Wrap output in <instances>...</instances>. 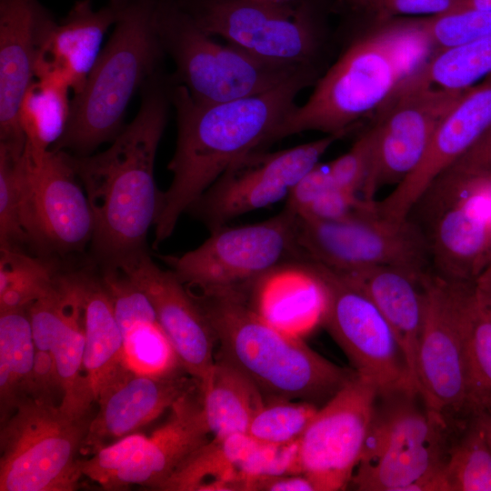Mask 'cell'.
Here are the masks:
<instances>
[{
  "mask_svg": "<svg viewBox=\"0 0 491 491\" xmlns=\"http://www.w3.org/2000/svg\"><path fill=\"white\" fill-rule=\"evenodd\" d=\"M52 15L38 0H0V146L22 154L24 95L35 80L39 46Z\"/></svg>",
  "mask_w": 491,
  "mask_h": 491,
  "instance_id": "7402d4cb",
  "label": "cell"
},
{
  "mask_svg": "<svg viewBox=\"0 0 491 491\" xmlns=\"http://www.w3.org/2000/svg\"><path fill=\"white\" fill-rule=\"evenodd\" d=\"M474 294L477 306L491 320V262L474 280Z\"/></svg>",
  "mask_w": 491,
  "mask_h": 491,
  "instance_id": "681fc988",
  "label": "cell"
},
{
  "mask_svg": "<svg viewBox=\"0 0 491 491\" xmlns=\"http://www.w3.org/2000/svg\"><path fill=\"white\" fill-rule=\"evenodd\" d=\"M426 310L416 360V386L426 406L453 423L466 412V336L474 281L426 280Z\"/></svg>",
  "mask_w": 491,
  "mask_h": 491,
  "instance_id": "8fae6325",
  "label": "cell"
},
{
  "mask_svg": "<svg viewBox=\"0 0 491 491\" xmlns=\"http://www.w3.org/2000/svg\"><path fill=\"white\" fill-rule=\"evenodd\" d=\"M345 135H326L277 152L254 151L230 165L188 211L212 232L246 213L273 205L287 197Z\"/></svg>",
  "mask_w": 491,
  "mask_h": 491,
  "instance_id": "2e32d148",
  "label": "cell"
},
{
  "mask_svg": "<svg viewBox=\"0 0 491 491\" xmlns=\"http://www.w3.org/2000/svg\"><path fill=\"white\" fill-rule=\"evenodd\" d=\"M296 214L285 207L260 223L222 226L210 232L196 248L160 258L188 289L237 291L249 296L275 270L303 261L296 243Z\"/></svg>",
  "mask_w": 491,
  "mask_h": 491,
  "instance_id": "9c48e42d",
  "label": "cell"
},
{
  "mask_svg": "<svg viewBox=\"0 0 491 491\" xmlns=\"http://www.w3.org/2000/svg\"><path fill=\"white\" fill-rule=\"evenodd\" d=\"M336 272L362 291L382 313L404 350L416 385V360L425 317L426 280L430 271L374 266Z\"/></svg>",
  "mask_w": 491,
  "mask_h": 491,
  "instance_id": "d4e9b609",
  "label": "cell"
},
{
  "mask_svg": "<svg viewBox=\"0 0 491 491\" xmlns=\"http://www.w3.org/2000/svg\"><path fill=\"white\" fill-rule=\"evenodd\" d=\"M237 472L245 480L257 476L301 474L298 441L287 445L256 442L239 463Z\"/></svg>",
  "mask_w": 491,
  "mask_h": 491,
  "instance_id": "b9f144b4",
  "label": "cell"
},
{
  "mask_svg": "<svg viewBox=\"0 0 491 491\" xmlns=\"http://www.w3.org/2000/svg\"><path fill=\"white\" fill-rule=\"evenodd\" d=\"M489 81L491 82V77H490Z\"/></svg>",
  "mask_w": 491,
  "mask_h": 491,
  "instance_id": "680465c9",
  "label": "cell"
},
{
  "mask_svg": "<svg viewBox=\"0 0 491 491\" xmlns=\"http://www.w3.org/2000/svg\"><path fill=\"white\" fill-rule=\"evenodd\" d=\"M245 490L253 491H316L305 475L257 476L246 480Z\"/></svg>",
  "mask_w": 491,
  "mask_h": 491,
  "instance_id": "c3c4849f",
  "label": "cell"
},
{
  "mask_svg": "<svg viewBox=\"0 0 491 491\" xmlns=\"http://www.w3.org/2000/svg\"><path fill=\"white\" fill-rule=\"evenodd\" d=\"M466 412L468 418L491 412V320L475 297L466 336Z\"/></svg>",
  "mask_w": 491,
  "mask_h": 491,
  "instance_id": "d590c367",
  "label": "cell"
},
{
  "mask_svg": "<svg viewBox=\"0 0 491 491\" xmlns=\"http://www.w3.org/2000/svg\"><path fill=\"white\" fill-rule=\"evenodd\" d=\"M199 386L214 438L247 434L254 416L266 404L265 396L247 376L220 359L215 361Z\"/></svg>",
  "mask_w": 491,
  "mask_h": 491,
  "instance_id": "83f0119b",
  "label": "cell"
},
{
  "mask_svg": "<svg viewBox=\"0 0 491 491\" xmlns=\"http://www.w3.org/2000/svg\"><path fill=\"white\" fill-rule=\"evenodd\" d=\"M491 413V412H490Z\"/></svg>",
  "mask_w": 491,
  "mask_h": 491,
  "instance_id": "91938a15",
  "label": "cell"
},
{
  "mask_svg": "<svg viewBox=\"0 0 491 491\" xmlns=\"http://www.w3.org/2000/svg\"><path fill=\"white\" fill-rule=\"evenodd\" d=\"M22 171V223L30 247L49 258L83 252L95 221L71 155L25 144Z\"/></svg>",
  "mask_w": 491,
  "mask_h": 491,
  "instance_id": "4fadbf2b",
  "label": "cell"
},
{
  "mask_svg": "<svg viewBox=\"0 0 491 491\" xmlns=\"http://www.w3.org/2000/svg\"><path fill=\"white\" fill-rule=\"evenodd\" d=\"M256 310L275 326L295 336L322 321L326 296L318 276L305 262L285 265L254 287Z\"/></svg>",
  "mask_w": 491,
  "mask_h": 491,
  "instance_id": "4316f807",
  "label": "cell"
},
{
  "mask_svg": "<svg viewBox=\"0 0 491 491\" xmlns=\"http://www.w3.org/2000/svg\"><path fill=\"white\" fill-rule=\"evenodd\" d=\"M378 390L356 374L320 406L298 440L302 475L316 491L350 486L371 426Z\"/></svg>",
  "mask_w": 491,
  "mask_h": 491,
  "instance_id": "ac0fdd59",
  "label": "cell"
},
{
  "mask_svg": "<svg viewBox=\"0 0 491 491\" xmlns=\"http://www.w3.org/2000/svg\"><path fill=\"white\" fill-rule=\"evenodd\" d=\"M170 88L158 73L143 85L137 115L103 152L71 155L94 215L90 249L102 267L146 250L159 194L154 168L168 113Z\"/></svg>",
  "mask_w": 491,
  "mask_h": 491,
  "instance_id": "7a4b0ae2",
  "label": "cell"
},
{
  "mask_svg": "<svg viewBox=\"0 0 491 491\" xmlns=\"http://www.w3.org/2000/svg\"><path fill=\"white\" fill-rule=\"evenodd\" d=\"M462 425L429 409L417 388L377 394L350 485L363 491H408L445 471L453 431Z\"/></svg>",
  "mask_w": 491,
  "mask_h": 491,
  "instance_id": "8992f818",
  "label": "cell"
},
{
  "mask_svg": "<svg viewBox=\"0 0 491 491\" xmlns=\"http://www.w3.org/2000/svg\"><path fill=\"white\" fill-rule=\"evenodd\" d=\"M156 27L164 53L175 65V84L201 103H221L264 93L314 67L274 65L201 29L175 0H158Z\"/></svg>",
  "mask_w": 491,
  "mask_h": 491,
  "instance_id": "52a82bcc",
  "label": "cell"
},
{
  "mask_svg": "<svg viewBox=\"0 0 491 491\" xmlns=\"http://www.w3.org/2000/svg\"><path fill=\"white\" fill-rule=\"evenodd\" d=\"M470 418H473L476 423L481 428L486 441L491 450V413L490 412H482L478 413Z\"/></svg>",
  "mask_w": 491,
  "mask_h": 491,
  "instance_id": "816d5d0a",
  "label": "cell"
},
{
  "mask_svg": "<svg viewBox=\"0 0 491 491\" xmlns=\"http://www.w3.org/2000/svg\"><path fill=\"white\" fill-rule=\"evenodd\" d=\"M189 292L215 332L217 359L247 376L265 398L300 400L320 407L356 374L327 360L298 336L272 325L246 294Z\"/></svg>",
  "mask_w": 491,
  "mask_h": 491,
  "instance_id": "277c9868",
  "label": "cell"
},
{
  "mask_svg": "<svg viewBox=\"0 0 491 491\" xmlns=\"http://www.w3.org/2000/svg\"><path fill=\"white\" fill-rule=\"evenodd\" d=\"M457 0H366V12L382 22L397 15H436L452 13Z\"/></svg>",
  "mask_w": 491,
  "mask_h": 491,
  "instance_id": "f6af8a7d",
  "label": "cell"
},
{
  "mask_svg": "<svg viewBox=\"0 0 491 491\" xmlns=\"http://www.w3.org/2000/svg\"><path fill=\"white\" fill-rule=\"evenodd\" d=\"M318 408L306 401L270 400L254 416L247 435L270 445L298 441Z\"/></svg>",
  "mask_w": 491,
  "mask_h": 491,
  "instance_id": "74e56055",
  "label": "cell"
},
{
  "mask_svg": "<svg viewBox=\"0 0 491 491\" xmlns=\"http://www.w3.org/2000/svg\"><path fill=\"white\" fill-rule=\"evenodd\" d=\"M110 1H112V2H119L121 0H110Z\"/></svg>",
  "mask_w": 491,
  "mask_h": 491,
  "instance_id": "11a10c76",
  "label": "cell"
},
{
  "mask_svg": "<svg viewBox=\"0 0 491 491\" xmlns=\"http://www.w3.org/2000/svg\"><path fill=\"white\" fill-rule=\"evenodd\" d=\"M146 439L144 434L133 433L99 448L89 458L78 459L82 476L97 483L105 490H114L117 475Z\"/></svg>",
  "mask_w": 491,
  "mask_h": 491,
  "instance_id": "60d3db41",
  "label": "cell"
},
{
  "mask_svg": "<svg viewBox=\"0 0 491 491\" xmlns=\"http://www.w3.org/2000/svg\"><path fill=\"white\" fill-rule=\"evenodd\" d=\"M468 90V89H467ZM435 89L418 75L407 80L380 109L362 198L376 203L384 185H397L421 159L439 124L467 91Z\"/></svg>",
  "mask_w": 491,
  "mask_h": 491,
  "instance_id": "e0dca14e",
  "label": "cell"
},
{
  "mask_svg": "<svg viewBox=\"0 0 491 491\" xmlns=\"http://www.w3.org/2000/svg\"><path fill=\"white\" fill-rule=\"evenodd\" d=\"M491 124V82L466 91L434 132L413 171L380 202L376 213L405 220L431 185L455 164Z\"/></svg>",
  "mask_w": 491,
  "mask_h": 491,
  "instance_id": "44dd1931",
  "label": "cell"
},
{
  "mask_svg": "<svg viewBox=\"0 0 491 491\" xmlns=\"http://www.w3.org/2000/svg\"><path fill=\"white\" fill-rule=\"evenodd\" d=\"M158 0H123L119 17L82 89L73 95L65 131L51 148L85 156L123 129L135 91L157 74L164 50L156 27Z\"/></svg>",
  "mask_w": 491,
  "mask_h": 491,
  "instance_id": "5b68a950",
  "label": "cell"
},
{
  "mask_svg": "<svg viewBox=\"0 0 491 491\" xmlns=\"http://www.w3.org/2000/svg\"><path fill=\"white\" fill-rule=\"evenodd\" d=\"M490 262H491V256H490V260H489V263H490ZM489 263H488V264H489ZM488 264H487V265H488Z\"/></svg>",
  "mask_w": 491,
  "mask_h": 491,
  "instance_id": "6f0895ef",
  "label": "cell"
},
{
  "mask_svg": "<svg viewBox=\"0 0 491 491\" xmlns=\"http://www.w3.org/2000/svg\"><path fill=\"white\" fill-rule=\"evenodd\" d=\"M55 260L0 248V312L26 310L45 296L61 270Z\"/></svg>",
  "mask_w": 491,
  "mask_h": 491,
  "instance_id": "d6a6232c",
  "label": "cell"
},
{
  "mask_svg": "<svg viewBox=\"0 0 491 491\" xmlns=\"http://www.w3.org/2000/svg\"><path fill=\"white\" fill-rule=\"evenodd\" d=\"M445 472L449 491H491V450L473 418L455 437Z\"/></svg>",
  "mask_w": 491,
  "mask_h": 491,
  "instance_id": "e575fe53",
  "label": "cell"
},
{
  "mask_svg": "<svg viewBox=\"0 0 491 491\" xmlns=\"http://www.w3.org/2000/svg\"><path fill=\"white\" fill-rule=\"evenodd\" d=\"M124 365L141 374H161L180 366L158 318H145L122 331Z\"/></svg>",
  "mask_w": 491,
  "mask_h": 491,
  "instance_id": "8d00e7d4",
  "label": "cell"
},
{
  "mask_svg": "<svg viewBox=\"0 0 491 491\" xmlns=\"http://www.w3.org/2000/svg\"><path fill=\"white\" fill-rule=\"evenodd\" d=\"M464 10L491 11V0H457L454 12Z\"/></svg>",
  "mask_w": 491,
  "mask_h": 491,
  "instance_id": "f907efd6",
  "label": "cell"
},
{
  "mask_svg": "<svg viewBox=\"0 0 491 491\" xmlns=\"http://www.w3.org/2000/svg\"><path fill=\"white\" fill-rule=\"evenodd\" d=\"M198 386L181 366L152 375L122 364L97 391L98 411L89 422L81 451L94 454L110 441L136 433Z\"/></svg>",
  "mask_w": 491,
  "mask_h": 491,
  "instance_id": "d6986e66",
  "label": "cell"
},
{
  "mask_svg": "<svg viewBox=\"0 0 491 491\" xmlns=\"http://www.w3.org/2000/svg\"><path fill=\"white\" fill-rule=\"evenodd\" d=\"M488 178L490 179L491 181V173L489 175H487Z\"/></svg>",
  "mask_w": 491,
  "mask_h": 491,
  "instance_id": "db71d44e",
  "label": "cell"
},
{
  "mask_svg": "<svg viewBox=\"0 0 491 491\" xmlns=\"http://www.w3.org/2000/svg\"><path fill=\"white\" fill-rule=\"evenodd\" d=\"M417 75L439 88L467 90L481 77L491 75V36L441 50Z\"/></svg>",
  "mask_w": 491,
  "mask_h": 491,
  "instance_id": "836d02e7",
  "label": "cell"
},
{
  "mask_svg": "<svg viewBox=\"0 0 491 491\" xmlns=\"http://www.w3.org/2000/svg\"><path fill=\"white\" fill-rule=\"evenodd\" d=\"M335 185L326 164H317L291 189L286 197V207L299 215L321 195Z\"/></svg>",
  "mask_w": 491,
  "mask_h": 491,
  "instance_id": "7dc6e473",
  "label": "cell"
},
{
  "mask_svg": "<svg viewBox=\"0 0 491 491\" xmlns=\"http://www.w3.org/2000/svg\"><path fill=\"white\" fill-rule=\"evenodd\" d=\"M170 411L167 421L147 436L141 449L119 472L114 490L131 485L159 490L210 440L200 386L181 397Z\"/></svg>",
  "mask_w": 491,
  "mask_h": 491,
  "instance_id": "cb8c5ba5",
  "label": "cell"
},
{
  "mask_svg": "<svg viewBox=\"0 0 491 491\" xmlns=\"http://www.w3.org/2000/svg\"><path fill=\"white\" fill-rule=\"evenodd\" d=\"M68 86L35 78L22 99L19 122L26 144L37 150L51 149L63 136L71 111Z\"/></svg>",
  "mask_w": 491,
  "mask_h": 491,
  "instance_id": "1f68e13d",
  "label": "cell"
},
{
  "mask_svg": "<svg viewBox=\"0 0 491 491\" xmlns=\"http://www.w3.org/2000/svg\"><path fill=\"white\" fill-rule=\"evenodd\" d=\"M84 309V368L95 399L102 384L124 364V340L102 277L89 268L85 270Z\"/></svg>",
  "mask_w": 491,
  "mask_h": 491,
  "instance_id": "f1b7e54d",
  "label": "cell"
},
{
  "mask_svg": "<svg viewBox=\"0 0 491 491\" xmlns=\"http://www.w3.org/2000/svg\"><path fill=\"white\" fill-rule=\"evenodd\" d=\"M305 263L326 291L322 322L354 371L373 382L378 394L417 388L404 350L376 305L331 268L313 261Z\"/></svg>",
  "mask_w": 491,
  "mask_h": 491,
  "instance_id": "5bb4252c",
  "label": "cell"
},
{
  "mask_svg": "<svg viewBox=\"0 0 491 491\" xmlns=\"http://www.w3.org/2000/svg\"><path fill=\"white\" fill-rule=\"evenodd\" d=\"M418 20L390 24L356 36L295 105L272 142L306 131L347 133L360 118L381 109L427 62L432 46Z\"/></svg>",
  "mask_w": 491,
  "mask_h": 491,
  "instance_id": "3957f363",
  "label": "cell"
},
{
  "mask_svg": "<svg viewBox=\"0 0 491 491\" xmlns=\"http://www.w3.org/2000/svg\"><path fill=\"white\" fill-rule=\"evenodd\" d=\"M90 418H73L34 397L1 424L0 491H72L82 476L77 454Z\"/></svg>",
  "mask_w": 491,
  "mask_h": 491,
  "instance_id": "30bf717a",
  "label": "cell"
},
{
  "mask_svg": "<svg viewBox=\"0 0 491 491\" xmlns=\"http://www.w3.org/2000/svg\"><path fill=\"white\" fill-rule=\"evenodd\" d=\"M417 205L433 270L448 278L474 281L491 256V182L487 175L435 183ZM415 208V207H414Z\"/></svg>",
  "mask_w": 491,
  "mask_h": 491,
  "instance_id": "9a60e30c",
  "label": "cell"
},
{
  "mask_svg": "<svg viewBox=\"0 0 491 491\" xmlns=\"http://www.w3.org/2000/svg\"><path fill=\"white\" fill-rule=\"evenodd\" d=\"M491 173V124L477 141L437 179L454 182Z\"/></svg>",
  "mask_w": 491,
  "mask_h": 491,
  "instance_id": "bcb514c9",
  "label": "cell"
},
{
  "mask_svg": "<svg viewBox=\"0 0 491 491\" xmlns=\"http://www.w3.org/2000/svg\"><path fill=\"white\" fill-rule=\"evenodd\" d=\"M433 46L441 50L491 36V11L464 10L419 19Z\"/></svg>",
  "mask_w": 491,
  "mask_h": 491,
  "instance_id": "ab89813d",
  "label": "cell"
},
{
  "mask_svg": "<svg viewBox=\"0 0 491 491\" xmlns=\"http://www.w3.org/2000/svg\"><path fill=\"white\" fill-rule=\"evenodd\" d=\"M85 270L68 271L66 275L55 322L52 349L63 392L59 407L77 419L89 417L91 406L95 401L84 368Z\"/></svg>",
  "mask_w": 491,
  "mask_h": 491,
  "instance_id": "484cf974",
  "label": "cell"
},
{
  "mask_svg": "<svg viewBox=\"0 0 491 491\" xmlns=\"http://www.w3.org/2000/svg\"><path fill=\"white\" fill-rule=\"evenodd\" d=\"M22 155L0 147V248L23 250L28 245L22 223Z\"/></svg>",
  "mask_w": 491,
  "mask_h": 491,
  "instance_id": "f35d334b",
  "label": "cell"
},
{
  "mask_svg": "<svg viewBox=\"0 0 491 491\" xmlns=\"http://www.w3.org/2000/svg\"><path fill=\"white\" fill-rule=\"evenodd\" d=\"M376 203H368L357 194L335 185L321 195L298 216L311 220L336 221L358 210L375 205Z\"/></svg>",
  "mask_w": 491,
  "mask_h": 491,
  "instance_id": "ee69618b",
  "label": "cell"
},
{
  "mask_svg": "<svg viewBox=\"0 0 491 491\" xmlns=\"http://www.w3.org/2000/svg\"><path fill=\"white\" fill-rule=\"evenodd\" d=\"M269 1H286V0H269Z\"/></svg>",
  "mask_w": 491,
  "mask_h": 491,
  "instance_id": "9f6ffc18",
  "label": "cell"
},
{
  "mask_svg": "<svg viewBox=\"0 0 491 491\" xmlns=\"http://www.w3.org/2000/svg\"><path fill=\"white\" fill-rule=\"evenodd\" d=\"M256 440L247 434L212 438L197 450L159 490H243L237 466Z\"/></svg>",
  "mask_w": 491,
  "mask_h": 491,
  "instance_id": "f546056e",
  "label": "cell"
},
{
  "mask_svg": "<svg viewBox=\"0 0 491 491\" xmlns=\"http://www.w3.org/2000/svg\"><path fill=\"white\" fill-rule=\"evenodd\" d=\"M147 296L180 366L199 385L215 364V332L185 286L171 270L157 266L147 250L117 266Z\"/></svg>",
  "mask_w": 491,
  "mask_h": 491,
  "instance_id": "ffe728a7",
  "label": "cell"
},
{
  "mask_svg": "<svg viewBox=\"0 0 491 491\" xmlns=\"http://www.w3.org/2000/svg\"><path fill=\"white\" fill-rule=\"evenodd\" d=\"M207 34L274 65L314 67L324 43L310 0H175Z\"/></svg>",
  "mask_w": 491,
  "mask_h": 491,
  "instance_id": "ba28073f",
  "label": "cell"
},
{
  "mask_svg": "<svg viewBox=\"0 0 491 491\" xmlns=\"http://www.w3.org/2000/svg\"><path fill=\"white\" fill-rule=\"evenodd\" d=\"M296 243L303 261L336 271L394 266L431 271L430 247L422 226L412 217L393 220L376 213V205L336 221L297 215Z\"/></svg>",
  "mask_w": 491,
  "mask_h": 491,
  "instance_id": "7c38bea8",
  "label": "cell"
},
{
  "mask_svg": "<svg viewBox=\"0 0 491 491\" xmlns=\"http://www.w3.org/2000/svg\"><path fill=\"white\" fill-rule=\"evenodd\" d=\"M316 77V68L304 69L264 93L221 103L197 102L178 84L170 88L176 145L167 165L172 182L159 194L154 247L230 165L271 144L298 94Z\"/></svg>",
  "mask_w": 491,
  "mask_h": 491,
  "instance_id": "6da1fadb",
  "label": "cell"
},
{
  "mask_svg": "<svg viewBox=\"0 0 491 491\" xmlns=\"http://www.w3.org/2000/svg\"><path fill=\"white\" fill-rule=\"evenodd\" d=\"M373 139L371 127L346 154L326 164L336 186L357 195L361 193L370 166Z\"/></svg>",
  "mask_w": 491,
  "mask_h": 491,
  "instance_id": "7bdbcfd3",
  "label": "cell"
},
{
  "mask_svg": "<svg viewBox=\"0 0 491 491\" xmlns=\"http://www.w3.org/2000/svg\"><path fill=\"white\" fill-rule=\"evenodd\" d=\"M35 346L26 310L0 312V421L32 396Z\"/></svg>",
  "mask_w": 491,
  "mask_h": 491,
  "instance_id": "4dcf8cb0",
  "label": "cell"
},
{
  "mask_svg": "<svg viewBox=\"0 0 491 491\" xmlns=\"http://www.w3.org/2000/svg\"><path fill=\"white\" fill-rule=\"evenodd\" d=\"M122 2L95 9L90 0H80L60 22L52 18L39 46L35 78L59 82L78 93L99 56L105 33L119 17Z\"/></svg>",
  "mask_w": 491,
  "mask_h": 491,
  "instance_id": "603a6c76",
  "label": "cell"
},
{
  "mask_svg": "<svg viewBox=\"0 0 491 491\" xmlns=\"http://www.w3.org/2000/svg\"><path fill=\"white\" fill-rule=\"evenodd\" d=\"M339 5L353 10V11H366V0H336Z\"/></svg>",
  "mask_w": 491,
  "mask_h": 491,
  "instance_id": "f5cc1de1",
  "label": "cell"
}]
</instances>
